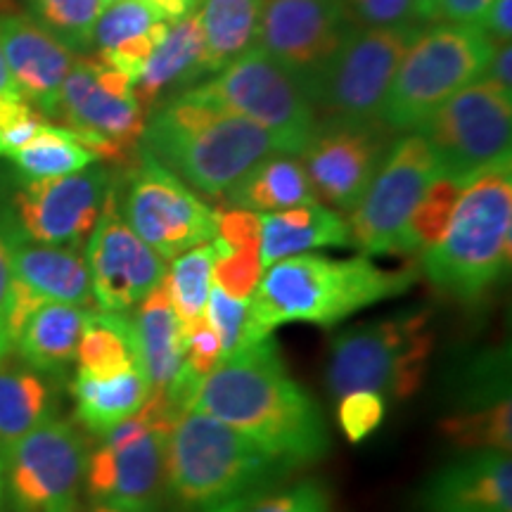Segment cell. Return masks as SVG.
I'll return each instance as SVG.
<instances>
[{"label":"cell","instance_id":"obj_1","mask_svg":"<svg viewBox=\"0 0 512 512\" xmlns=\"http://www.w3.org/2000/svg\"><path fill=\"white\" fill-rule=\"evenodd\" d=\"M190 411L226 422L287 470L318 463L330 451L323 411L290 375L273 337L238 344L223 356Z\"/></svg>","mask_w":512,"mask_h":512},{"label":"cell","instance_id":"obj_2","mask_svg":"<svg viewBox=\"0 0 512 512\" xmlns=\"http://www.w3.org/2000/svg\"><path fill=\"white\" fill-rule=\"evenodd\" d=\"M418 275V266L413 264L382 268L370 256H287L261 275L247 304L240 344L273 337L287 323L332 328L384 299L406 294L418 283Z\"/></svg>","mask_w":512,"mask_h":512},{"label":"cell","instance_id":"obj_3","mask_svg":"<svg viewBox=\"0 0 512 512\" xmlns=\"http://www.w3.org/2000/svg\"><path fill=\"white\" fill-rule=\"evenodd\" d=\"M140 147L207 197H226L256 162L280 152L259 124L188 93L147 114Z\"/></svg>","mask_w":512,"mask_h":512},{"label":"cell","instance_id":"obj_4","mask_svg":"<svg viewBox=\"0 0 512 512\" xmlns=\"http://www.w3.org/2000/svg\"><path fill=\"white\" fill-rule=\"evenodd\" d=\"M512 162L503 159L467 178L448 228L420 254L434 290L460 304H477L510 271Z\"/></svg>","mask_w":512,"mask_h":512},{"label":"cell","instance_id":"obj_5","mask_svg":"<svg viewBox=\"0 0 512 512\" xmlns=\"http://www.w3.org/2000/svg\"><path fill=\"white\" fill-rule=\"evenodd\" d=\"M287 467L254 446L226 422L202 413H183L166 441L164 482L181 508L216 512L271 489Z\"/></svg>","mask_w":512,"mask_h":512},{"label":"cell","instance_id":"obj_6","mask_svg":"<svg viewBox=\"0 0 512 512\" xmlns=\"http://www.w3.org/2000/svg\"><path fill=\"white\" fill-rule=\"evenodd\" d=\"M432 351V313L427 309L351 325L330 344L328 389L335 399L373 392L387 403L408 401L425 382Z\"/></svg>","mask_w":512,"mask_h":512},{"label":"cell","instance_id":"obj_7","mask_svg":"<svg viewBox=\"0 0 512 512\" xmlns=\"http://www.w3.org/2000/svg\"><path fill=\"white\" fill-rule=\"evenodd\" d=\"M496 43L477 24L439 22L415 36L396 69L382 124L392 131H418L448 98L479 81Z\"/></svg>","mask_w":512,"mask_h":512},{"label":"cell","instance_id":"obj_8","mask_svg":"<svg viewBox=\"0 0 512 512\" xmlns=\"http://www.w3.org/2000/svg\"><path fill=\"white\" fill-rule=\"evenodd\" d=\"M181 418L164 392H152L138 413L102 434L88 453L86 494L95 505L157 510L164 484L166 441Z\"/></svg>","mask_w":512,"mask_h":512},{"label":"cell","instance_id":"obj_9","mask_svg":"<svg viewBox=\"0 0 512 512\" xmlns=\"http://www.w3.org/2000/svg\"><path fill=\"white\" fill-rule=\"evenodd\" d=\"M185 93L259 124L283 155H302L318 128L306 88L259 46L245 50L219 74Z\"/></svg>","mask_w":512,"mask_h":512},{"label":"cell","instance_id":"obj_10","mask_svg":"<svg viewBox=\"0 0 512 512\" xmlns=\"http://www.w3.org/2000/svg\"><path fill=\"white\" fill-rule=\"evenodd\" d=\"M444 174L434 150L420 133L396 138L366 195L351 211V247L363 256L418 254L411 238L413 211L434 178Z\"/></svg>","mask_w":512,"mask_h":512},{"label":"cell","instance_id":"obj_11","mask_svg":"<svg viewBox=\"0 0 512 512\" xmlns=\"http://www.w3.org/2000/svg\"><path fill=\"white\" fill-rule=\"evenodd\" d=\"M425 27L354 29L311 91L318 124L382 121L399 62Z\"/></svg>","mask_w":512,"mask_h":512},{"label":"cell","instance_id":"obj_12","mask_svg":"<svg viewBox=\"0 0 512 512\" xmlns=\"http://www.w3.org/2000/svg\"><path fill=\"white\" fill-rule=\"evenodd\" d=\"M126 169V188L114 181L121 216L164 261H174L188 249L214 240L219 209L204 202L174 171L143 147Z\"/></svg>","mask_w":512,"mask_h":512},{"label":"cell","instance_id":"obj_13","mask_svg":"<svg viewBox=\"0 0 512 512\" xmlns=\"http://www.w3.org/2000/svg\"><path fill=\"white\" fill-rule=\"evenodd\" d=\"M57 117L107 164L126 169L140 155L147 114L140 110L133 83L98 55L74 60L64 79Z\"/></svg>","mask_w":512,"mask_h":512},{"label":"cell","instance_id":"obj_14","mask_svg":"<svg viewBox=\"0 0 512 512\" xmlns=\"http://www.w3.org/2000/svg\"><path fill=\"white\" fill-rule=\"evenodd\" d=\"M10 512H79L88 446L76 425L50 420L0 448Z\"/></svg>","mask_w":512,"mask_h":512},{"label":"cell","instance_id":"obj_15","mask_svg":"<svg viewBox=\"0 0 512 512\" xmlns=\"http://www.w3.org/2000/svg\"><path fill=\"white\" fill-rule=\"evenodd\" d=\"M446 176L467 181L510 155L512 95L484 76L448 98L418 131Z\"/></svg>","mask_w":512,"mask_h":512},{"label":"cell","instance_id":"obj_16","mask_svg":"<svg viewBox=\"0 0 512 512\" xmlns=\"http://www.w3.org/2000/svg\"><path fill=\"white\" fill-rule=\"evenodd\" d=\"M112 183V171L95 164L69 176L22 181L8 211H0V223L12 240L83 249Z\"/></svg>","mask_w":512,"mask_h":512},{"label":"cell","instance_id":"obj_17","mask_svg":"<svg viewBox=\"0 0 512 512\" xmlns=\"http://www.w3.org/2000/svg\"><path fill=\"white\" fill-rule=\"evenodd\" d=\"M351 31L344 0H264L256 46L311 95Z\"/></svg>","mask_w":512,"mask_h":512},{"label":"cell","instance_id":"obj_18","mask_svg":"<svg viewBox=\"0 0 512 512\" xmlns=\"http://www.w3.org/2000/svg\"><path fill=\"white\" fill-rule=\"evenodd\" d=\"M93 304L98 311L128 313L166 278V261L124 221L112 183L105 207L86 242Z\"/></svg>","mask_w":512,"mask_h":512},{"label":"cell","instance_id":"obj_19","mask_svg":"<svg viewBox=\"0 0 512 512\" xmlns=\"http://www.w3.org/2000/svg\"><path fill=\"white\" fill-rule=\"evenodd\" d=\"M394 131L375 124H318L299 155L316 200L339 214H351L380 169Z\"/></svg>","mask_w":512,"mask_h":512},{"label":"cell","instance_id":"obj_20","mask_svg":"<svg viewBox=\"0 0 512 512\" xmlns=\"http://www.w3.org/2000/svg\"><path fill=\"white\" fill-rule=\"evenodd\" d=\"M46 302L93 306L86 254L76 247L12 240V344L29 313Z\"/></svg>","mask_w":512,"mask_h":512},{"label":"cell","instance_id":"obj_21","mask_svg":"<svg viewBox=\"0 0 512 512\" xmlns=\"http://www.w3.org/2000/svg\"><path fill=\"white\" fill-rule=\"evenodd\" d=\"M0 48L19 95L43 117H57L64 79L76 60L72 50L24 15L0 17Z\"/></svg>","mask_w":512,"mask_h":512},{"label":"cell","instance_id":"obj_22","mask_svg":"<svg viewBox=\"0 0 512 512\" xmlns=\"http://www.w3.org/2000/svg\"><path fill=\"white\" fill-rule=\"evenodd\" d=\"M422 512H512V458L479 448L441 467L422 496Z\"/></svg>","mask_w":512,"mask_h":512},{"label":"cell","instance_id":"obj_23","mask_svg":"<svg viewBox=\"0 0 512 512\" xmlns=\"http://www.w3.org/2000/svg\"><path fill=\"white\" fill-rule=\"evenodd\" d=\"M136 361L150 382L152 392H164L183 363L185 335L171 306L166 278L128 311Z\"/></svg>","mask_w":512,"mask_h":512},{"label":"cell","instance_id":"obj_24","mask_svg":"<svg viewBox=\"0 0 512 512\" xmlns=\"http://www.w3.org/2000/svg\"><path fill=\"white\" fill-rule=\"evenodd\" d=\"M88 311L91 309L60 302L36 306L17 332L12 351H17L24 366L36 373L62 380L74 366Z\"/></svg>","mask_w":512,"mask_h":512},{"label":"cell","instance_id":"obj_25","mask_svg":"<svg viewBox=\"0 0 512 512\" xmlns=\"http://www.w3.org/2000/svg\"><path fill=\"white\" fill-rule=\"evenodd\" d=\"M259 221L264 271L287 256L309 254L311 249L351 247L347 219L320 202L259 214Z\"/></svg>","mask_w":512,"mask_h":512},{"label":"cell","instance_id":"obj_26","mask_svg":"<svg viewBox=\"0 0 512 512\" xmlns=\"http://www.w3.org/2000/svg\"><path fill=\"white\" fill-rule=\"evenodd\" d=\"M211 283L230 297L249 302L259 285L261 266V221L259 214L247 209H219Z\"/></svg>","mask_w":512,"mask_h":512},{"label":"cell","instance_id":"obj_27","mask_svg":"<svg viewBox=\"0 0 512 512\" xmlns=\"http://www.w3.org/2000/svg\"><path fill=\"white\" fill-rule=\"evenodd\" d=\"M204 76V36L197 12L169 24L133 88L140 110L150 114L171 88Z\"/></svg>","mask_w":512,"mask_h":512},{"label":"cell","instance_id":"obj_28","mask_svg":"<svg viewBox=\"0 0 512 512\" xmlns=\"http://www.w3.org/2000/svg\"><path fill=\"white\" fill-rule=\"evenodd\" d=\"M57 406L60 389L53 377L8 358L0 361V448L55 420Z\"/></svg>","mask_w":512,"mask_h":512},{"label":"cell","instance_id":"obj_29","mask_svg":"<svg viewBox=\"0 0 512 512\" xmlns=\"http://www.w3.org/2000/svg\"><path fill=\"white\" fill-rule=\"evenodd\" d=\"M226 200L230 207L254 211V214H273V211L318 202L302 166V159L283 155V152H275V155H268L261 162H256L226 192Z\"/></svg>","mask_w":512,"mask_h":512},{"label":"cell","instance_id":"obj_30","mask_svg":"<svg viewBox=\"0 0 512 512\" xmlns=\"http://www.w3.org/2000/svg\"><path fill=\"white\" fill-rule=\"evenodd\" d=\"M74 399L76 422L86 432L102 437L114 425L131 418L152 394L150 382L138 366L110 377L79 375L69 387Z\"/></svg>","mask_w":512,"mask_h":512},{"label":"cell","instance_id":"obj_31","mask_svg":"<svg viewBox=\"0 0 512 512\" xmlns=\"http://www.w3.org/2000/svg\"><path fill=\"white\" fill-rule=\"evenodd\" d=\"M204 36V76L223 67L256 46L264 0H197Z\"/></svg>","mask_w":512,"mask_h":512},{"label":"cell","instance_id":"obj_32","mask_svg":"<svg viewBox=\"0 0 512 512\" xmlns=\"http://www.w3.org/2000/svg\"><path fill=\"white\" fill-rule=\"evenodd\" d=\"M74 363L76 373L88 377H110L136 368V347L128 313L88 311Z\"/></svg>","mask_w":512,"mask_h":512},{"label":"cell","instance_id":"obj_33","mask_svg":"<svg viewBox=\"0 0 512 512\" xmlns=\"http://www.w3.org/2000/svg\"><path fill=\"white\" fill-rule=\"evenodd\" d=\"M10 159L15 164L19 181H43V178L69 176L98 162L95 152L81 143L72 128L48 124V121Z\"/></svg>","mask_w":512,"mask_h":512},{"label":"cell","instance_id":"obj_34","mask_svg":"<svg viewBox=\"0 0 512 512\" xmlns=\"http://www.w3.org/2000/svg\"><path fill=\"white\" fill-rule=\"evenodd\" d=\"M211 266H214V247L207 242V245L192 247L181 256H176L174 264L166 271L171 306H174L185 339H188V332L204 318L211 290Z\"/></svg>","mask_w":512,"mask_h":512},{"label":"cell","instance_id":"obj_35","mask_svg":"<svg viewBox=\"0 0 512 512\" xmlns=\"http://www.w3.org/2000/svg\"><path fill=\"white\" fill-rule=\"evenodd\" d=\"M444 437L463 451L494 448L508 451L512 446V401L503 399L494 406L467 408L441 420Z\"/></svg>","mask_w":512,"mask_h":512},{"label":"cell","instance_id":"obj_36","mask_svg":"<svg viewBox=\"0 0 512 512\" xmlns=\"http://www.w3.org/2000/svg\"><path fill=\"white\" fill-rule=\"evenodd\" d=\"M36 22L72 53L93 46V31L102 12L100 0H31Z\"/></svg>","mask_w":512,"mask_h":512},{"label":"cell","instance_id":"obj_37","mask_svg":"<svg viewBox=\"0 0 512 512\" xmlns=\"http://www.w3.org/2000/svg\"><path fill=\"white\" fill-rule=\"evenodd\" d=\"M463 183L465 181L441 174L434 178L430 188L422 195L418 209L413 211L411 219V238L418 254L432 249L444 238L448 221H451L453 209H456L458 195L463 190Z\"/></svg>","mask_w":512,"mask_h":512},{"label":"cell","instance_id":"obj_38","mask_svg":"<svg viewBox=\"0 0 512 512\" xmlns=\"http://www.w3.org/2000/svg\"><path fill=\"white\" fill-rule=\"evenodd\" d=\"M216 512H332V496L325 484L304 479L283 489L256 491Z\"/></svg>","mask_w":512,"mask_h":512},{"label":"cell","instance_id":"obj_39","mask_svg":"<svg viewBox=\"0 0 512 512\" xmlns=\"http://www.w3.org/2000/svg\"><path fill=\"white\" fill-rule=\"evenodd\" d=\"M159 22L166 19L145 0H117L102 8L93 31V46H98V53H107L133 38L145 36Z\"/></svg>","mask_w":512,"mask_h":512},{"label":"cell","instance_id":"obj_40","mask_svg":"<svg viewBox=\"0 0 512 512\" xmlns=\"http://www.w3.org/2000/svg\"><path fill=\"white\" fill-rule=\"evenodd\" d=\"M43 124L46 117L19 93L0 98V157H15Z\"/></svg>","mask_w":512,"mask_h":512},{"label":"cell","instance_id":"obj_41","mask_svg":"<svg viewBox=\"0 0 512 512\" xmlns=\"http://www.w3.org/2000/svg\"><path fill=\"white\" fill-rule=\"evenodd\" d=\"M354 29L425 27L415 12V0H344Z\"/></svg>","mask_w":512,"mask_h":512},{"label":"cell","instance_id":"obj_42","mask_svg":"<svg viewBox=\"0 0 512 512\" xmlns=\"http://www.w3.org/2000/svg\"><path fill=\"white\" fill-rule=\"evenodd\" d=\"M387 415V401L373 392H351L337 399V422L351 444H361Z\"/></svg>","mask_w":512,"mask_h":512},{"label":"cell","instance_id":"obj_43","mask_svg":"<svg viewBox=\"0 0 512 512\" xmlns=\"http://www.w3.org/2000/svg\"><path fill=\"white\" fill-rule=\"evenodd\" d=\"M247 304L249 302L230 297V294L223 292L221 287L211 283L207 309H204V320H207L209 328L216 332V337H219L223 356L230 354V351L240 344L242 330H245Z\"/></svg>","mask_w":512,"mask_h":512},{"label":"cell","instance_id":"obj_44","mask_svg":"<svg viewBox=\"0 0 512 512\" xmlns=\"http://www.w3.org/2000/svg\"><path fill=\"white\" fill-rule=\"evenodd\" d=\"M10 306H12V238L0 223V361L10 358Z\"/></svg>","mask_w":512,"mask_h":512},{"label":"cell","instance_id":"obj_45","mask_svg":"<svg viewBox=\"0 0 512 512\" xmlns=\"http://www.w3.org/2000/svg\"><path fill=\"white\" fill-rule=\"evenodd\" d=\"M482 31L496 46L512 41V0H494L482 19Z\"/></svg>","mask_w":512,"mask_h":512},{"label":"cell","instance_id":"obj_46","mask_svg":"<svg viewBox=\"0 0 512 512\" xmlns=\"http://www.w3.org/2000/svg\"><path fill=\"white\" fill-rule=\"evenodd\" d=\"M494 0H441L439 19L451 24H482Z\"/></svg>","mask_w":512,"mask_h":512},{"label":"cell","instance_id":"obj_47","mask_svg":"<svg viewBox=\"0 0 512 512\" xmlns=\"http://www.w3.org/2000/svg\"><path fill=\"white\" fill-rule=\"evenodd\" d=\"M512 48L510 43H501V46L494 48V55H491L489 67H486L484 79L491 81L494 86L501 88L503 93L512 95Z\"/></svg>","mask_w":512,"mask_h":512},{"label":"cell","instance_id":"obj_48","mask_svg":"<svg viewBox=\"0 0 512 512\" xmlns=\"http://www.w3.org/2000/svg\"><path fill=\"white\" fill-rule=\"evenodd\" d=\"M145 3L152 5L166 22H178L195 10L197 0H145Z\"/></svg>","mask_w":512,"mask_h":512},{"label":"cell","instance_id":"obj_49","mask_svg":"<svg viewBox=\"0 0 512 512\" xmlns=\"http://www.w3.org/2000/svg\"><path fill=\"white\" fill-rule=\"evenodd\" d=\"M415 12L425 24L439 22L441 12V0H415Z\"/></svg>","mask_w":512,"mask_h":512},{"label":"cell","instance_id":"obj_50","mask_svg":"<svg viewBox=\"0 0 512 512\" xmlns=\"http://www.w3.org/2000/svg\"><path fill=\"white\" fill-rule=\"evenodd\" d=\"M19 93L15 88V81H12L8 64H5L3 57V48H0V98H8V95Z\"/></svg>","mask_w":512,"mask_h":512},{"label":"cell","instance_id":"obj_51","mask_svg":"<svg viewBox=\"0 0 512 512\" xmlns=\"http://www.w3.org/2000/svg\"><path fill=\"white\" fill-rule=\"evenodd\" d=\"M93 512H150V510H131V508H117V505H95Z\"/></svg>","mask_w":512,"mask_h":512},{"label":"cell","instance_id":"obj_52","mask_svg":"<svg viewBox=\"0 0 512 512\" xmlns=\"http://www.w3.org/2000/svg\"><path fill=\"white\" fill-rule=\"evenodd\" d=\"M5 503V479H3V458H0V512H3Z\"/></svg>","mask_w":512,"mask_h":512},{"label":"cell","instance_id":"obj_53","mask_svg":"<svg viewBox=\"0 0 512 512\" xmlns=\"http://www.w3.org/2000/svg\"><path fill=\"white\" fill-rule=\"evenodd\" d=\"M112 3H117V0H100L102 8H105V5H112Z\"/></svg>","mask_w":512,"mask_h":512}]
</instances>
